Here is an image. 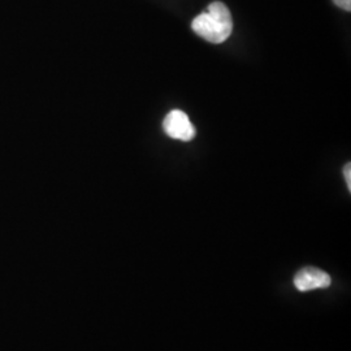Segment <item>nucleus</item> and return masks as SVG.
Instances as JSON below:
<instances>
[{"label": "nucleus", "instance_id": "obj_3", "mask_svg": "<svg viewBox=\"0 0 351 351\" xmlns=\"http://www.w3.org/2000/svg\"><path fill=\"white\" fill-rule=\"evenodd\" d=\"M295 288L300 291H310L315 289H326L332 284L330 276L315 267H306L294 276L293 280Z\"/></svg>", "mask_w": 351, "mask_h": 351}, {"label": "nucleus", "instance_id": "obj_2", "mask_svg": "<svg viewBox=\"0 0 351 351\" xmlns=\"http://www.w3.org/2000/svg\"><path fill=\"white\" fill-rule=\"evenodd\" d=\"M163 129L167 136L182 142L191 141L197 134V130L191 124L188 114L180 110H173L165 116Z\"/></svg>", "mask_w": 351, "mask_h": 351}, {"label": "nucleus", "instance_id": "obj_1", "mask_svg": "<svg viewBox=\"0 0 351 351\" xmlns=\"http://www.w3.org/2000/svg\"><path fill=\"white\" fill-rule=\"evenodd\" d=\"M191 29L199 37L219 45L226 42L233 32V20L230 11L224 3L213 1L206 12L198 14L193 23Z\"/></svg>", "mask_w": 351, "mask_h": 351}, {"label": "nucleus", "instance_id": "obj_4", "mask_svg": "<svg viewBox=\"0 0 351 351\" xmlns=\"http://www.w3.org/2000/svg\"><path fill=\"white\" fill-rule=\"evenodd\" d=\"M343 177H345V181H346V185L348 189L351 191V164L348 163L343 167Z\"/></svg>", "mask_w": 351, "mask_h": 351}, {"label": "nucleus", "instance_id": "obj_5", "mask_svg": "<svg viewBox=\"0 0 351 351\" xmlns=\"http://www.w3.org/2000/svg\"><path fill=\"white\" fill-rule=\"evenodd\" d=\"M333 3L343 11H351V0H333Z\"/></svg>", "mask_w": 351, "mask_h": 351}]
</instances>
